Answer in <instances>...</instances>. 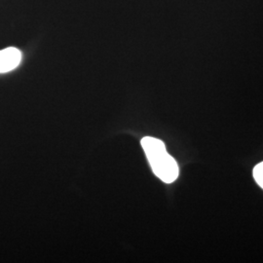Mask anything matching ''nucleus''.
Returning <instances> with one entry per match:
<instances>
[{
	"instance_id": "1",
	"label": "nucleus",
	"mask_w": 263,
	"mask_h": 263,
	"mask_svg": "<svg viewBox=\"0 0 263 263\" xmlns=\"http://www.w3.org/2000/svg\"><path fill=\"white\" fill-rule=\"evenodd\" d=\"M141 146L157 178L166 183H172L179 178L178 163L167 152L163 141L152 137H145L141 140Z\"/></svg>"
},
{
	"instance_id": "2",
	"label": "nucleus",
	"mask_w": 263,
	"mask_h": 263,
	"mask_svg": "<svg viewBox=\"0 0 263 263\" xmlns=\"http://www.w3.org/2000/svg\"><path fill=\"white\" fill-rule=\"evenodd\" d=\"M22 60V53L19 49L6 48L0 51V73L9 72L19 66Z\"/></svg>"
},
{
	"instance_id": "3",
	"label": "nucleus",
	"mask_w": 263,
	"mask_h": 263,
	"mask_svg": "<svg viewBox=\"0 0 263 263\" xmlns=\"http://www.w3.org/2000/svg\"><path fill=\"white\" fill-rule=\"evenodd\" d=\"M254 179L256 183L263 189V162L254 167Z\"/></svg>"
}]
</instances>
